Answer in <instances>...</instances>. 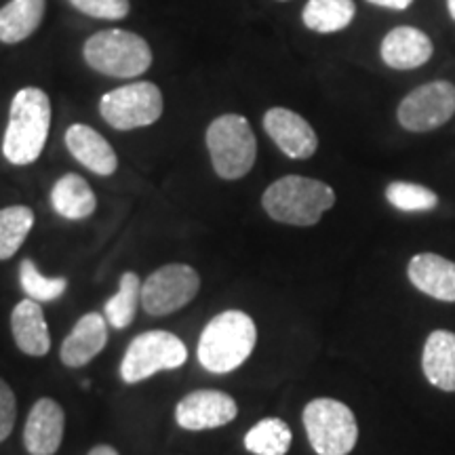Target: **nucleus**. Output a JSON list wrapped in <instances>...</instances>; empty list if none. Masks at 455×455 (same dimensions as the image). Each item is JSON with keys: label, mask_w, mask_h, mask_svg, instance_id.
<instances>
[{"label": "nucleus", "mask_w": 455, "mask_h": 455, "mask_svg": "<svg viewBox=\"0 0 455 455\" xmlns=\"http://www.w3.org/2000/svg\"><path fill=\"white\" fill-rule=\"evenodd\" d=\"M201 289V276L188 264H169L141 283V306L150 316H167L186 308Z\"/></svg>", "instance_id": "9"}, {"label": "nucleus", "mask_w": 455, "mask_h": 455, "mask_svg": "<svg viewBox=\"0 0 455 455\" xmlns=\"http://www.w3.org/2000/svg\"><path fill=\"white\" fill-rule=\"evenodd\" d=\"M238 415L236 401L221 390H195L175 407V422L184 430H213Z\"/></svg>", "instance_id": "11"}, {"label": "nucleus", "mask_w": 455, "mask_h": 455, "mask_svg": "<svg viewBox=\"0 0 455 455\" xmlns=\"http://www.w3.org/2000/svg\"><path fill=\"white\" fill-rule=\"evenodd\" d=\"M11 331L17 348L28 356H44L51 350L47 318L38 301L28 298L15 306L11 312Z\"/></svg>", "instance_id": "18"}, {"label": "nucleus", "mask_w": 455, "mask_h": 455, "mask_svg": "<svg viewBox=\"0 0 455 455\" xmlns=\"http://www.w3.org/2000/svg\"><path fill=\"white\" fill-rule=\"evenodd\" d=\"M355 0H308L301 20L312 32L333 34L348 28L355 20Z\"/></svg>", "instance_id": "22"}, {"label": "nucleus", "mask_w": 455, "mask_h": 455, "mask_svg": "<svg viewBox=\"0 0 455 455\" xmlns=\"http://www.w3.org/2000/svg\"><path fill=\"white\" fill-rule=\"evenodd\" d=\"M455 114V84L432 81L413 89L398 104L396 118L411 133H428L449 123Z\"/></svg>", "instance_id": "10"}, {"label": "nucleus", "mask_w": 455, "mask_h": 455, "mask_svg": "<svg viewBox=\"0 0 455 455\" xmlns=\"http://www.w3.org/2000/svg\"><path fill=\"white\" fill-rule=\"evenodd\" d=\"M207 148L221 180H241L253 169L258 141L251 124L241 114H224L207 129Z\"/></svg>", "instance_id": "5"}, {"label": "nucleus", "mask_w": 455, "mask_h": 455, "mask_svg": "<svg viewBox=\"0 0 455 455\" xmlns=\"http://www.w3.org/2000/svg\"><path fill=\"white\" fill-rule=\"evenodd\" d=\"M304 428L318 455H348L356 447L358 424L348 405L315 398L304 409Z\"/></svg>", "instance_id": "6"}, {"label": "nucleus", "mask_w": 455, "mask_h": 455, "mask_svg": "<svg viewBox=\"0 0 455 455\" xmlns=\"http://www.w3.org/2000/svg\"><path fill=\"white\" fill-rule=\"evenodd\" d=\"M422 369L426 379L445 392H455V333L439 329L424 344Z\"/></svg>", "instance_id": "19"}, {"label": "nucleus", "mask_w": 455, "mask_h": 455, "mask_svg": "<svg viewBox=\"0 0 455 455\" xmlns=\"http://www.w3.org/2000/svg\"><path fill=\"white\" fill-rule=\"evenodd\" d=\"M87 455H118V451L110 445H98V447L91 449Z\"/></svg>", "instance_id": "31"}, {"label": "nucleus", "mask_w": 455, "mask_h": 455, "mask_svg": "<svg viewBox=\"0 0 455 455\" xmlns=\"http://www.w3.org/2000/svg\"><path fill=\"white\" fill-rule=\"evenodd\" d=\"M163 93L155 83H131L106 93L100 101L101 118L116 131H133L163 116Z\"/></svg>", "instance_id": "8"}, {"label": "nucleus", "mask_w": 455, "mask_h": 455, "mask_svg": "<svg viewBox=\"0 0 455 455\" xmlns=\"http://www.w3.org/2000/svg\"><path fill=\"white\" fill-rule=\"evenodd\" d=\"M371 4H378V7L392 9V11H405L411 7L413 0H369Z\"/></svg>", "instance_id": "30"}, {"label": "nucleus", "mask_w": 455, "mask_h": 455, "mask_svg": "<svg viewBox=\"0 0 455 455\" xmlns=\"http://www.w3.org/2000/svg\"><path fill=\"white\" fill-rule=\"evenodd\" d=\"M34 226V212L26 204L0 209V259H9L30 235Z\"/></svg>", "instance_id": "25"}, {"label": "nucleus", "mask_w": 455, "mask_h": 455, "mask_svg": "<svg viewBox=\"0 0 455 455\" xmlns=\"http://www.w3.org/2000/svg\"><path fill=\"white\" fill-rule=\"evenodd\" d=\"M188 361V348L178 335L169 331H146L127 346L121 363L124 384H140L161 371L180 369Z\"/></svg>", "instance_id": "7"}, {"label": "nucleus", "mask_w": 455, "mask_h": 455, "mask_svg": "<svg viewBox=\"0 0 455 455\" xmlns=\"http://www.w3.org/2000/svg\"><path fill=\"white\" fill-rule=\"evenodd\" d=\"M141 301V281L135 272H124L118 283V293L106 301L104 316L114 329H127L135 318Z\"/></svg>", "instance_id": "24"}, {"label": "nucleus", "mask_w": 455, "mask_h": 455, "mask_svg": "<svg viewBox=\"0 0 455 455\" xmlns=\"http://www.w3.org/2000/svg\"><path fill=\"white\" fill-rule=\"evenodd\" d=\"M51 204H53L57 215L70 221H78L95 213L98 198H95V192L91 190L87 180L78 173H66L64 178L55 181L53 190H51Z\"/></svg>", "instance_id": "20"}, {"label": "nucleus", "mask_w": 455, "mask_h": 455, "mask_svg": "<svg viewBox=\"0 0 455 455\" xmlns=\"http://www.w3.org/2000/svg\"><path fill=\"white\" fill-rule=\"evenodd\" d=\"M72 7L98 20H123L129 15V0H70Z\"/></svg>", "instance_id": "28"}, {"label": "nucleus", "mask_w": 455, "mask_h": 455, "mask_svg": "<svg viewBox=\"0 0 455 455\" xmlns=\"http://www.w3.org/2000/svg\"><path fill=\"white\" fill-rule=\"evenodd\" d=\"M432 51L435 47L428 34L411 26H398L386 34L379 53L386 66L395 70H413L430 60Z\"/></svg>", "instance_id": "15"}, {"label": "nucleus", "mask_w": 455, "mask_h": 455, "mask_svg": "<svg viewBox=\"0 0 455 455\" xmlns=\"http://www.w3.org/2000/svg\"><path fill=\"white\" fill-rule=\"evenodd\" d=\"M108 344V321L98 312L78 318L76 325L66 335L60 348V358L66 367L78 369L89 365Z\"/></svg>", "instance_id": "14"}, {"label": "nucleus", "mask_w": 455, "mask_h": 455, "mask_svg": "<svg viewBox=\"0 0 455 455\" xmlns=\"http://www.w3.org/2000/svg\"><path fill=\"white\" fill-rule=\"evenodd\" d=\"M20 281H21V289H24L28 298L38 301V304L60 299L68 289V281L64 276H57V278L43 276L41 272H38L36 264L28 258L21 261L20 266Z\"/></svg>", "instance_id": "27"}, {"label": "nucleus", "mask_w": 455, "mask_h": 455, "mask_svg": "<svg viewBox=\"0 0 455 455\" xmlns=\"http://www.w3.org/2000/svg\"><path fill=\"white\" fill-rule=\"evenodd\" d=\"M84 61L95 72L114 78L141 76L152 64V49L140 34L101 30L84 43Z\"/></svg>", "instance_id": "4"}, {"label": "nucleus", "mask_w": 455, "mask_h": 455, "mask_svg": "<svg viewBox=\"0 0 455 455\" xmlns=\"http://www.w3.org/2000/svg\"><path fill=\"white\" fill-rule=\"evenodd\" d=\"M51 101L38 87L17 91L9 110L7 133L3 141V155L11 164L26 167L38 161L49 138Z\"/></svg>", "instance_id": "1"}, {"label": "nucleus", "mask_w": 455, "mask_h": 455, "mask_svg": "<svg viewBox=\"0 0 455 455\" xmlns=\"http://www.w3.org/2000/svg\"><path fill=\"white\" fill-rule=\"evenodd\" d=\"M258 344L253 318L241 310H226L213 316L198 339V363L212 373L235 371L251 356Z\"/></svg>", "instance_id": "2"}, {"label": "nucleus", "mask_w": 455, "mask_h": 455, "mask_svg": "<svg viewBox=\"0 0 455 455\" xmlns=\"http://www.w3.org/2000/svg\"><path fill=\"white\" fill-rule=\"evenodd\" d=\"M17 418V401L11 386L0 378V443L9 439Z\"/></svg>", "instance_id": "29"}, {"label": "nucleus", "mask_w": 455, "mask_h": 455, "mask_svg": "<svg viewBox=\"0 0 455 455\" xmlns=\"http://www.w3.org/2000/svg\"><path fill=\"white\" fill-rule=\"evenodd\" d=\"M291 441V428L283 419L266 418L244 435V449L253 455H287Z\"/></svg>", "instance_id": "23"}, {"label": "nucleus", "mask_w": 455, "mask_h": 455, "mask_svg": "<svg viewBox=\"0 0 455 455\" xmlns=\"http://www.w3.org/2000/svg\"><path fill=\"white\" fill-rule=\"evenodd\" d=\"M264 129L278 150L295 161H306L318 148V138L310 123L287 108H270L264 114Z\"/></svg>", "instance_id": "12"}, {"label": "nucleus", "mask_w": 455, "mask_h": 455, "mask_svg": "<svg viewBox=\"0 0 455 455\" xmlns=\"http://www.w3.org/2000/svg\"><path fill=\"white\" fill-rule=\"evenodd\" d=\"M66 430V413L53 398H38L28 413L24 447L30 455H55Z\"/></svg>", "instance_id": "13"}, {"label": "nucleus", "mask_w": 455, "mask_h": 455, "mask_svg": "<svg viewBox=\"0 0 455 455\" xmlns=\"http://www.w3.org/2000/svg\"><path fill=\"white\" fill-rule=\"evenodd\" d=\"M447 9H449V15H451L455 21V0H447Z\"/></svg>", "instance_id": "32"}, {"label": "nucleus", "mask_w": 455, "mask_h": 455, "mask_svg": "<svg viewBox=\"0 0 455 455\" xmlns=\"http://www.w3.org/2000/svg\"><path fill=\"white\" fill-rule=\"evenodd\" d=\"M66 146L70 155L76 158L83 167L98 175H112L118 167L116 152L108 144L104 135L91 129L89 124H72L66 131Z\"/></svg>", "instance_id": "17"}, {"label": "nucleus", "mask_w": 455, "mask_h": 455, "mask_svg": "<svg viewBox=\"0 0 455 455\" xmlns=\"http://www.w3.org/2000/svg\"><path fill=\"white\" fill-rule=\"evenodd\" d=\"M44 0H11L0 9V41L15 44L26 41L43 24Z\"/></svg>", "instance_id": "21"}, {"label": "nucleus", "mask_w": 455, "mask_h": 455, "mask_svg": "<svg viewBox=\"0 0 455 455\" xmlns=\"http://www.w3.org/2000/svg\"><path fill=\"white\" fill-rule=\"evenodd\" d=\"M261 204L275 221L306 228L318 224L323 213L333 207L335 192L325 181L304 175H284L268 186Z\"/></svg>", "instance_id": "3"}, {"label": "nucleus", "mask_w": 455, "mask_h": 455, "mask_svg": "<svg viewBox=\"0 0 455 455\" xmlns=\"http://www.w3.org/2000/svg\"><path fill=\"white\" fill-rule=\"evenodd\" d=\"M386 201L398 212L418 213V212H432L439 204V196L430 188L422 184H411V181H392L386 188Z\"/></svg>", "instance_id": "26"}, {"label": "nucleus", "mask_w": 455, "mask_h": 455, "mask_svg": "<svg viewBox=\"0 0 455 455\" xmlns=\"http://www.w3.org/2000/svg\"><path fill=\"white\" fill-rule=\"evenodd\" d=\"M407 276L418 291L439 301H455V261L436 253H418L409 261Z\"/></svg>", "instance_id": "16"}]
</instances>
